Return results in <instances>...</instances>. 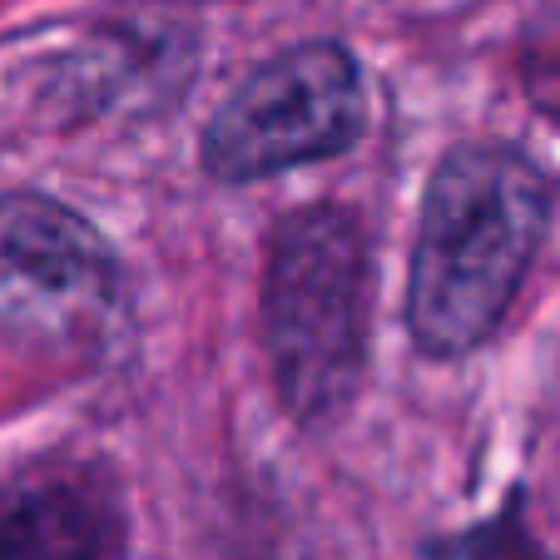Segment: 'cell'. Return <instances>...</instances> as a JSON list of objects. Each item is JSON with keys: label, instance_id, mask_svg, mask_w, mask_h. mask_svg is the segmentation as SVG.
<instances>
[{"label": "cell", "instance_id": "6da1fadb", "mask_svg": "<svg viewBox=\"0 0 560 560\" xmlns=\"http://www.w3.org/2000/svg\"><path fill=\"white\" fill-rule=\"evenodd\" d=\"M546 233V179L497 139L436 164L407 273V328L432 358H466L501 328Z\"/></svg>", "mask_w": 560, "mask_h": 560}, {"label": "cell", "instance_id": "7a4b0ae2", "mask_svg": "<svg viewBox=\"0 0 560 560\" xmlns=\"http://www.w3.org/2000/svg\"><path fill=\"white\" fill-rule=\"evenodd\" d=\"M264 348L278 397L303 427L348 412L368 348V244L342 203L278 223L264 268Z\"/></svg>", "mask_w": 560, "mask_h": 560}, {"label": "cell", "instance_id": "3957f363", "mask_svg": "<svg viewBox=\"0 0 560 560\" xmlns=\"http://www.w3.org/2000/svg\"><path fill=\"white\" fill-rule=\"evenodd\" d=\"M362 119L368 95L358 60L332 40H313L258 65L213 109L199 159L219 184H254L342 154L358 144Z\"/></svg>", "mask_w": 560, "mask_h": 560}, {"label": "cell", "instance_id": "277c9868", "mask_svg": "<svg viewBox=\"0 0 560 560\" xmlns=\"http://www.w3.org/2000/svg\"><path fill=\"white\" fill-rule=\"evenodd\" d=\"M105 233L50 194L0 199V323L35 342H85L119 307Z\"/></svg>", "mask_w": 560, "mask_h": 560}, {"label": "cell", "instance_id": "5b68a950", "mask_svg": "<svg viewBox=\"0 0 560 560\" xmlns=\"http://www.w3.org/2000/svg\"><path fill=\"white\" fill-rule=\"evenodd\" d=\"M119 511L85 476H45L0 497V560H119Z\"/></svg>", "mask_w": 560, "mask_h": 560}]
</instances>
